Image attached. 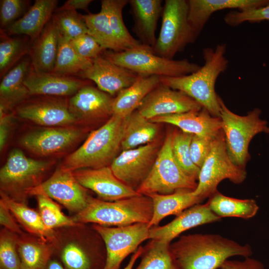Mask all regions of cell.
<instances>
[{"mask_svg":"<svg viewBox=\"0 0 269 269\" xmlns=\"http://www.w3.org/2000/svg\"><path fill=\"white\" fill-rule=\"evenodd\" d=\"M128 3V0H101V7L106 12L111 28L125 51L142 45L130 34L124 23L122 12Z\"/></svg>","mask_w":269,"mask_h":269,"instance_id":"obj_35","label":"cell"},{"mask_svg":"<svg viewBox=\"0 0 269 269\" xmlns=\"http://www.w3.org/2000/svg\"><path fill=\"white\" fill-rule=\"evenodd\" d=\"M170 249L179 269H218L230 257L252 254L248 244L212 234L181 236L170 243Z\"/></svg>","mask_w":269,"mask_h":269,"instance_id":"obj_1","label":"cell"},{"mask_svg":"<svg viewBox=\"0 0 269 269\" xmlns=\"http://www.w3.org/2000/svg\"><path fill=\"white\" fill-rule=\"evenodd\" d=\"M51 19L58 35L68 41L89 33L85 21L76 10L55 12Z\"/></svg>","mask_w":269,"mask_h":269,"instance_id":"obj_41","label":"cell"},{"mask_svg":"<svg viewBox=\"0 0 269 269\" xmlns=\"http://www.w3.org/2000/svg\"><path fill=\"white\" fill-rule=\"evenodd\" d=\"M70 42L77 54L85 59L93 60L105 51L89 34L82 35Z\"/></svg>","mask_w":269,"mask_h":269,"instance_id":"obj_45","label":"cell"},{"mask_svg":"<svg viewBox=\"0 0 269 269\" xmlns=\"http://www.w3.org/2000/svg\"><path fill=\"white\" fill-rule=\"evenodd\" d=\"M0 200L27 231L45 242L52 239L53 232L45 228L39 212L3 193H0Z\"/></svg>","mask_w":269,"mask_h":269,"instance_id":"obj_32","label":"cell"},{"mask_svg":"<svg viewBox=\"0 0 269 269\" xmlns=\"http://www.w3.org/2000/svg\"><path fill=\"white\" fill-rule=\"evenodd\" d=\"M85 133L84 128L76 125L43 127L24 134L20 138L19 143L35 155L48 156L68 150L79 141Z\"/></svg>","mask_w":269,"mask_h":269,"instance_id":"obj_14","label":"cell"},{"mask_svg":"<svg viewBox=\"0 0 269 269\" xmlns=\"http://www.w3.org/2000/svg\"><path fill=\"white\" fill-rule=\"evenodd\" d=\"M227 45L218 44L215 48L203 50L204 64L196 72L179 77H160V83L180 91L198 102L211 115L220 117V97L215 91L216 80L228 66L225 56Z\"/></svg>","mask_w":269,"mask_h":269,"instance_id":"obj_2","label":"cell"},{"mask_svg":"<svg viewBox=\"0 0 269 269\" xmlns=\"http://www.w3.org/2000/svg\"><path fill=\"white\" fill-rule=\"evenodd\" d=\"M93 0H68L62 6L56 8L55 12L65 10H76L78 9H83L90 13L88 10L89 5Z\"/></svg>","mask_w":269,"mask_h":269,"instance_id":"obj_51","label":"cell"},{"mask_svg":"<svg viewBox=\"0 0 269 269\" xmlns=\"http://www.w3.org/2000/svg\"><path fill=\"white\" fill-rule=\"evenodd\" d=\"M150 120L157 124H169L184 133L200 136L214 137L222 130L220 117L212 116L203 107L199 111L159 116Z\"/></svg>","mask_w":269,"mask_h":269,"instance_id":"obj_22","label":"cell"},{"mask_svg":"<svg viewBox=\"0 0 269 269\" xmlns=\"http://www.w3.org/2000/svg\"><path fill=\"white\" fill-rule=\"evenodd\" d=\"M54 163L53 160L32 159L19 149H12L0 170V193L18 201L43 182Z\"/></svg>","mask_w":269,"mask_h":269,"instance_id":"obj_8","label":"cell"},{"mask_svg":"<svg viewBox=\"0 0 269 269\" xmlns=\"http://www.w3.org/2000/svg\"><path fill=\"white\" fill-rule=\"evenodd\" d=\"M269 20V4L257 8L232 10L225 15V22L230 26H237L245 22H257Z\"/></svg>","mask_w":269,"mask_h":269,"instance_id":"obj_44","label":"cell"},{"mask_svg":"<svg viewBox=\"0 0 269 269\" xmlns=\"http://www.w3.org/2000/svg\"><path fill=\"white\" fill-rule=\"evenodd\" d=\"M93 227L105 245L106 261L104 269H119L126 258L134 253L143 242L149 239L148 223L121 227L94 224Z\"/></svg>","mask_w":269,"mask_h":269,"instance_id":"obj_11","label":"cell"},{"mask_svg":"<svg viewBox=\"0 0 269 269\" xmlns=\"http://www.w3.org/2000/svg\"><path fill=\"white\" fill-rule=\"evenodd\" d=\"M18 239L14 233L2 231L0 239V264L1 269H21L17 251Z\"/></svg>","mask_w":269,"mask_h":269,"instance_id":"obj_43","label":"cell"},{"mask_svg":"<svg viewBox=\"0 0 269 269\" xmlns=\"http://www.w3.org/2000/svg\"><path fill=\"white\" fill-rule=\"evenodd\" d=\"M221 218L210 209L208 202L197 204L176 215L172 221L161 226L150 228L149 239L170 244L182 233L206 224L216 222Z\"/></svg>","mask_w":269,"mask_h":269,"instance_id":"obj_21","label":"cell"},{"mask_svg":"<svg viewBox=\"0 0 269 269\" xmlns=\"http://www.w3.org/2000/svg\"><path fill=\"white\" fill-rule=\"evenodd\" d=\"M211 211L220 217H235L245 219L256 215L259 206L252 199H239L225 196L217 191L207 202Z\"/></svg>","mask_w":269,"mask_h":269,"instance_id":"obj_31","label":"cell"},{"mask_svg":"<svg viewBox=\"0 0 269 269\" xmlns=\"http://www.w3.org/2000/svg\"><path fill=\"white\" fill-rule=\"evenodd\" d=\"M221 269H265L262 263L251 258H245L243 261L227 260L220 267Z\"/></svg>","mask_w":269,"mask_h":269,"instance_id":"obj_48","label":"cell"},{"mask_svg":"<svg viewBox=\"0 0 269 269\" xmlns=\"http://www.w3.org/2000/svg\"><path fill=\"white\" fill-rule=\"evenodd\" d=\"M188 20L186 0H166L163 7L160 32L153 52L160 57L173 59L198 37Z\"/></svg>","mask_w":269,"mask_h":269,"instance_id":"obj_7","label":"cell"},{"mask_svg":"<svg viewBox=\"0 0 269 269\" xmlns=\"http://www.w3.org/2000/svg\"><path fill=\"white\" fill-rule=\"evenodd\" d=\"M12 116L10 113L0 108V149L2 151L7 141Z\"/></svg>","mask_w":269,"mask_h":269,"instance_id":"obj_50","label":"cell"},{"mask_svg":"<svg viewBox=\"0 0 269 269\" xmlns=\"http://www.w3.org/2000/svg\"><path fill=\"white\" fill-rule=\"evenodd\" d=\"M246 177L245 168L231 160L221 130L213 139L211 150L200 168L197 186L193 193L203 201L217 191V187L223 180L228 179L234 183L240 184Z\"/></svg>","mask_w":269,"mask_h":269,"instance_id":"obj_10","label":"cell"},{"mask_svg":"<svg viewBox=\"0 0 269 269\" xmlns=\"http://www.w3.org/2000/svg\"><path fill=\"white\" fill-rule=\"evenodd\" d=\"M92 63L93 60L85 59L79 56L70 41L59 35L56 60L51 72L65 75L78 76L90 67Z\"/></svg>","mask_w":269,"mask_h":269,"instance_id":"obj_37","label":"cell"},{"mask_svg":"<svg viewBox=\"0 0 269 269\" xmlns=\"http://www.w3.org/2000/svg\"><path fill=\"white\" fill-rule=\"evenodd\" d=\"M159 128L136 110L126 119L121 149L126 150L151 142L157 139Z\"/></svg>","mask_w":269,"mask_h":269,"instance_id":"obj_30","label":"cell"},{"mask_svg":"<svg viewBox=\"0 0 269 269\" xmlns=\"http://www.w3.org/2000/svg\"><path fill=\"white\" fill-rule=\"evenodd\" d=\"M24 84L30 96L65 97H71L82 87L90 85V82L74 76L36 71L30 66Z\"/></svg>","mask_w":269,"mask_h":269,"instance_id":"obj_19","label":"cell"},{"mask_svg":"<svg viewBox=\"0 0 269 269\" xmlns=\"http://www.w3.org/2000/svg\"><path fill=\"white\" fill-rule=\"evenodd\" d=\"M188 20L198 36L211 15L225 9L239 10L259 8L269 4V0H188Z\"/></svg>","mask_w":269,"mask_h":269,"instance_id":"obj_23","label":"cell"},{"mask_svg":"<svg viewBox=\"0 0 269 269\" xmlns=\"http://www.w3.org/2000/svg\"><path fill=\"white\" fill-rule=\"evenodd\" d=\"M220 104L222 130L228 153L233 163L244 168L250 158L251 140L258 134L269 133L268 122L261 119V110L258 108L241 116L230 110L221 98Z\"/></svg>","mask_w":269,"mask_h":269,"instance_id":"obj_6","label":"cell"},{"mask_svg":"<svg viewBox=\"0 0 269 269\" xmlns=\"http://www.w3.org/2000/svg\"><path fill=\"white\" fill-rule=\"evenodd\" d=\"M161 145L156 139L146 144L124 150L110 166L119 180L136 191L149 173Z\"/></svg>","mask_w":269,"mask_h":269,"instance_id":"obj_13","label":"cell"},{"mask_svg":"<svg viewBox=\"0 0 269 269\" xmlns=\"http://www.w3.org/2000/svg\"><path fill=\"white\" fill-rule=\"evenodd\" d=\"M143 251V247L139 246L137 250L132 255L131 259L124 269H133L136 260L141 257Z\"/></svg>","mask_w":269,"mask_h":269,"instance_id":"obj_52","label":"cell"},{"mask_svg":"<svg viewBox=\"0 0 269 269\" xmlns=\"http://www.w3.org/2000/svg\"><path fill=\"white\" fill-rule=\"evenodd\" d=\"M193 134L175 130L172 132L171 148L173 157L180 168L189 176L197 180L200 168L193 162L190 143Z\"/></svg>","mask_w":269,"mask_h":269,"instance_id":"obj_39","label":"cell"},{"mask_svg":"<svg viewBox=\"0 0 269 269\" xmlns=\"http://www.w3.org/2000/svg\"><path fill=\"white\" fill-rule=\"evenodd\" d=\"M57 0H35L23 16L7 27L8 34H24L34 41L51 20Z\"/></svg>","mask_w":269,"mask_h":269,"instance_id":"obj_26","label":"cell"},{"mask_svg":"<svg viewBox=\"0 0 269 269\" xmlns=\"http://www.w3.org/2000/svg\"><path fill=\"white\" fill-rule=\"evenodd\" d=\"M27 195H44L56 200L76 214L86 206L89 195L75 178L73 171L60 165L46 180L30 189Z\"/></svg>","mask_w":269,"mask_h":269,"instance_id":"obj_12","label":"cell"},{"mask_svg":"<svg viewBox=\"0 0 269 269\" xmlns=\"http://www.w3.org/2000/svg\"><path fill=\"white\" fill-rule=\"evenodd\" d=\"M79 183L94 192L99 198L114 201L139 194L119 180L110 166L98 168H83L73 171Z\"/></svg>","mask_w":269,"mask_h":269,"instance_id":"obj_17","label":"cell"},{"mask_svg":"<svg viewBox=\"0 0 269 269\" xmlns=\"http://www.w3.org/2000/svg\"><path fill=\"white\" fill-rule=\"evenodd\" d=\"M28 1L0 0V23L2 27H8L20 16L27 6Z\"/></svg>","mask_w":269,"mask_h":269,"instance_id":"obj_46","label":"cell"},{"mask_svg":"<svg viewBox=\"0 0 269 269\" xmlns=\"http://www.w3.org/2000/svg\"><path fill=\"white\" fill-rule=\"evenodd\" d=\"M126 119L112 115L92 132L81 146L68 155L60 166L72 171L110 166L121 149Z\"/></svg>","mask_w":269,"mask_h":269,"instance_id":"obj_3","label":"cell"},{"mask_svg":"<svg viewBox=\"0 0 269 269\" xmlns=\"http://www.w3.org/2000/svg\"><path fill=\"white\" fill-rule=\"evenodd\" d=\"M39 213L45 228L53 232L56 228L74 226L77 224L73 219L66 216L59 205L50 198L44 196H36Z\"/></svg>","mask_w":269,"mask_h":269,"instance_id":"obj_42","label":"cell"},{"mask_svg":"<svg viewBox=\"0 0 269 269\" xmlns=\"http://www.w3.org/2000/svg\"><path fill=\"white\" fill-rule=\"evenodd\" d=\"M113 100L108 94L88 85L70 97L68 107L79 123L96 122L112 116Z\"/></svg>","mask_w":269,"mask_h":269,"instance_id":"obj_20","label":"cell"},{"mask_svg":"<svg viewBox=\"0 0 269 269\" xmlns=\"http://www.w3.org/2000/svg\"><path fill=\"white\" fill-rule=\"evenodd\" d=\"M215 137L193 135L190 143V153L194 164L200 169L208 155Z\"/></svg>","mask_w":269,"mask_h":269,"instance_id":"obj_47","label":"cell"},{"mask_svg":"<svg viewBox=\"0 0 269 269\" xmlns=\"http://www.w3.org/2000/svg\"><path fill=\"white\" fill-rule=\"evenodd\" d=\"M160 83L159 76H139L132 85L121 91L114 98L112 115L127 118L138 109L145 97Z\"/></svg>","mask_w":269,"mask_h":269,"instance_id":"obj_27","label":"cell"},{"mask_svg":"<svg viewBox=\"0 0 269 269\" xmlns=\"http://www.w3.org/2000/svg\"><path fill=\"white\" fill-rule=\"evenodd\" d=\"M78 76L94 82L99 89L112 96L130 87L139 76L102 55L94 59L91 66Z\"/></svg>","mask_w":269,"mask_h":269,"instance_id":"obj_18","label":"cell"},{"mask_svg":"<svg viewBox=\"0 0 269 269\" xmlns=\"http://www.w3.org/2000/svg\"><path fill=\"white\" fill-rule=\"evenodd\" d=\"M13 216L5 203L0 200V223L6 230L16 234H21L22 231L15 221Z\"/></svg>","mask_w":269,"mask_h":269,"instance_id":"obj_49","label":"cell"},{"mask_svg":"<svg viewBox=\"0 0 269 269\" xmlns=\"http://www.w3.org/2000/svg\"><path fill=\"white\" fill-rule=\"evenodd\" d=\"M60 258L65 269H104L106 261V255L98 250H89L74 243L63 249Z\"/></svg>","mask_w":269,"mask_h":269,"instance_id":"obj_33","label":"cell"},{"mask_svg":"<svg viewBox=\"0 0 269 269\" xmlns=\"http://www.w3.org/2000/svg\"><path fill=\"white\" fill-rule=\"evenodd\" d=\"M152 214V201L148 196L139 194L114 201L89 196L86 207L73 219L77 223L121 227L149 223Z\"/></svg>","mask_w":269,"mask_h":269,"instance_id":"obj_4","label":"cell"},{"mask_svg":"<svg viewBox=\"0 0 269 269\" xmlns=\"http://www.w3.org/2000/svg\"><path fill=\"white\" fill-rule=\"evenodd\" d=\"M45 269H65L63 266L58 261L55 260H50Z\"/></svg>","mask_w":269,"mask_h":269,"instance_id":"obj_53","label":"cell"},{"mask_svg":"<svg viewBox=\"0 0 269 269\" xmlns=\"http://www.w3.org/2000/svg\"><path fill=\"white\" fill-rule=\"evenodd\" d=\"M134 21L133 31L144 45L153 48L156 42L155 31L163 6L161 0H129Z\"/></svg>","mask_w":269,"mask_h":269,"instance_id":"obj_24","label":"cell"},{"mask_svg":"<svg viewBox=\"0 0 269 269\" xmlns=\"http://www.w3.org/2000/svg\"><path fill=\"white\" fill-rule=\"evenodd\" d=\"M58 44L59 35L51 19L30 47L31 68L36 71L52 72Z\"/></svg>","mask_w":269,"mask_h":269,"instance_id":"obj_28","label":"cell"},{"mask_svg":"<svg viewBox=\"0 0 269 269\" xmlns=\"http://www.w3.org/2000/svg\"><path fill=\"white\" fill-rule=\"evenodd\" d=\"M153 214L148 223L149 228L157 226L165 217L177 215L184 210L200 203L202 200L193 191L179 190L168 194H152Z\"/></svg>","mask_w":269,"mask_h":269,"instance_id":"obj_29","label":"cell"},{"mask_svg":"<svg viewBox=\"0 0 269 269\" xmlns=\"http://www.w3.org/2000/svg\"><path fill=\"white\" fill-rule=\"evenodd\" d=\"M17 251L21 269H45L52 255L46 242L30 238L18 240Z\"/></svg>","mask_w":269,"mask_h":269,"instance_id":"obj_36","label":"cell"},{"mask_svg":"<svg viewBox=\"0 0 269 269\" xmlns=\"http://www.w3.org/2000/svg\"><path fill=\"white\" fill-rule=\"evenodd\" d=\"M80 16L87 26L88 34L93 36L104 50L109 49L114 52L125 51L111 29L108 17L103 7L98 13L80 14Z\"/></svg>","mask_w":269,"mask_h":269,"instance_id":"obj_34","label":"cell"},{"mask_svg":"<svg viewBox=\"0 0 269 269\" xmlns=\"http://www.w3.org/2000/svg\"><path fill=\"white\" fill-rule=\"evenodd\" d=\"M30 66V59L24 58L3 76L0 84V108L8 112L30 97L24 84Z\"/></svg>","mask_w":269,"mask_h":269,"instance_id":"obj_25","label":"cell"},{"mask_svg":"<svg viewBox=\"0 0 269 269\" xmlns=\"http://www.w3.org/2000/svg\"><path fill=\"white\" fill-rule=\"evenodd\" d=\"M30 47L27 42L19 37H11L0 33V76H4L13 65L27 53Z\"/></svg>","mask_w":269,"mask_h":269,"instance_id":"obj_40","label":"cell"},{"mask_svg":"<svg viewBox=\"0 0 269 269\" xmlns=\"http://www.w3.org/2000/svg\"><path fill=\"white\" fill-rule=\"evenodd\" d=\"M172 132L163 141L154 163L146 178L136 190L140 195L168 194L179 190H194L196 180L186 174L172 152Z\"/></svg>","mask_w":269,"mask_h":269,"instance_id":"obj_9","label":"cell"},{"mask_svg":"<svg viewBox=\"0 0 269 269\" xmlns=\"http://www.w3.org/2000/svg\"><path fill=\"white\" fill-rule=\"evenodd\" d=\"M170 244L150 240L143 247L140 262L135 269H179L170 251Z\"/></svg>","mask_w":269,"mask_h":269,"instance_id":"obj_38","label":"cell"},{"mask_svg":"<svg viewBox=\"0 0 269 269\" xmlns=\"http://www.w3.org/2000/svg\"><path fill=\"white\" fill-rule=\"evenodd\" d=\"M15 112L21 118L43 127L79 124L69 109L68 100L62 97L38 96L34 99H27L15 108Z\"/></svg>","mask_w":269,"mask_h":269,"instance_id":"obj_15","label":"cell"},{"mask_svg":"<svg viewBox=\"0 0 269 269\" xmlns=\"http://www.w3.org/2000/svg\"><path fill=\"white\" fill-rule=\"evenodd\" d=\"M102 56L144 77H179L192 74L201 67L187 59L176 60L160 57L151 47L144 45L122 52L107 50Z\"/></svg>","mask_w":269,"mask_h":269,"instance_id":"obj_5","label":"cell"},{"mask_svg":"<svg viewBox=\"0 0 269 269\" xmlns=\"http://www.w3.org/2000/svg\"><path fill=\"white\" fill-rule=\"evenodd\" d=\"M202 108L198 102L184 93L160 83L145 97L137 110L150 120L159 116L199 111Z\"/></svg>","mask_w":269,"mask_h":269,"instance_id":"obj_16","label":"cell"}]
</instances>
